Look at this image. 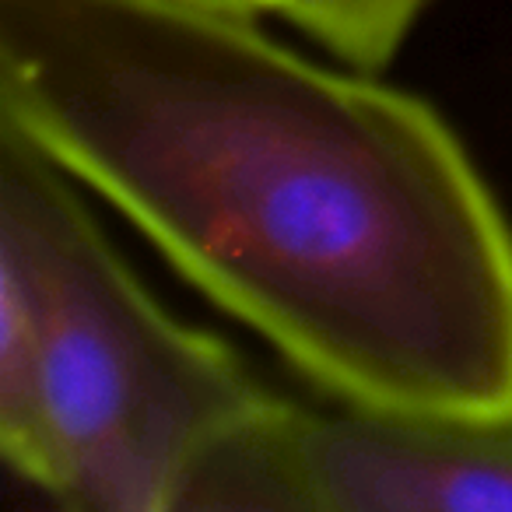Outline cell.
<instances>
[{"label":"cell","mask_w":512,"mask_h":512,"mask_svg":"<svg viewBox=\"0 0 512 512\" xmlns=\"http://www.w3.org/2000/svg\"><path fill=\"white\" fill-rule=\"evenodd\" d=\"M0 123L334 400L512 421V221L425 99L260 18L0 0Z\"/></svg>","instance_id":"obj_1"},{"label":"cell","mask_w":512,"mask_h":512,"mask_svg":"<svg viewBox=\"0 0 512 512\" xmlns=\"http://www.w3.org/2000/svg\"><path fill=\"white\" fill-rule=\"evenodd\" d=\"M264 397L137 281L57 162L0 123V456L74 512H176Z\"/></svg>","instance_id":"obj_2"},{"label":"cell","mask_w":512,"mask_h":512,"mask_svg":"<svg viewBox=\"0 0 512 512\" xmlns=\"http://www.w3.org/2000/svg\"><path fill=\"white\" fill-rule=\"evenodd\" d=\"M176 512H512V421L271 393L200 456Z\"/></svg>","instance_id":"obj_3"},{"label":"cell","mask_w":512,"mask_h":512,"mask_svg":"<svg viewBox=\"0 0 512 512\" xmlns=\"http://www.w3.org/2000/svg\"><path fill=\"white\" fill-rule=\"evenodd\" d=\"M435 0H285L281 18L358 71H386Z\"/></svg>","instance_id":"obj_4"},{"label":"cell","mask_w":512,"mask_h":512,"mask_svg":"<svg viewBox=\"0 0 512 512\" xmlns=\"http://www.w3.org/2000/svg\"><path fill=\"white\" fill-rule=\"evenodd\" d=\"M158 4H176L190 11H211V15H232V18H281L285 0H158Z\"/></svg>","instance_id":"obj_5"}]
</instances>
